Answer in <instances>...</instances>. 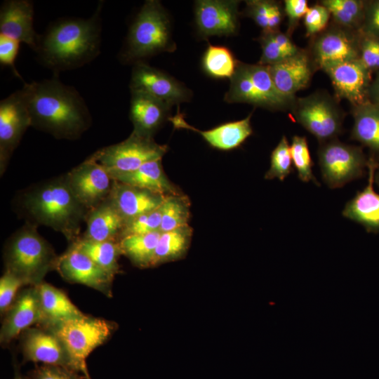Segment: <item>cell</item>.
Wrapping results in <instances>:
<instances>
[{
    "mask_svg": "<svg viewBox=\"0 0 379 379\" xmlns=\"http://www.w3.org/2000/svg\"><path fill=\"white\" fill-rule=\"evenodd\" d=\"M22 88L32 127L58 139L76 140L91 126L92 117L84 98L58 76L25 83Z\"/></svg>",
    "mask_w": 379,
    "mask_h": 379,
    "instance_id": "obj_1",
    "label": "cell"
},
{
    "mask_svg": "<svg viewBox=\"0 0 379 379\" xmlns=\"http://www.w3.org/2000/svg\"><path fill=\"white\" fill-rule=\"evenodd\" d=\"M102 7L100 3L88 18H65L50 25L36 51L42 65L57 76L93 60L100 52Z\"/></svg>",
    "mask_w": 379,
    "mask_h": 379,
    "instance_id": "obj_2",
    "label": "cell"
},
{
    "mask_svg": "<svg viewBox=\"0 0 379 379\" xmlns=\"http://www.w3.org/2000/svg\"><path fill=\"white\" fill-rule=\"evenodd\" d=\"M19 206L28 222L60 232L72 243L80 238L81 224L89 212L74 194L65 175L27 190L20 195Z\"/></svg>",
    "mask_w": 379,
    "mask_h": 379,
    "instance_id": "obj_3",
    "label": "cell"
},
{
    "mask_svg": "<svg viewBox=\"0 0 379 379\" xmlns=\"http://www.w3.org/2000/svg\"><path fill=\"white\" fill-rule=\"evenodd\" d=\"M58 256L51 244L27 222L8 240L4 252L6 270L20 278L25 285L36 286L46 274L55 270Z\"/></svg>",
    "mask_w": 379,
    "mask_h": 379,
    "instance_id": "obj_4",
    "label": "cell"
},
{
    "mask_svg": "<svg viewBox=\"0 0 379 379\" xmlns=\"http://www.w3.org/2000/svg\"><path fill=\"white\" fill-rule=\"evenodd\" d=\"M175 49L170 19L166 10L158 1H146L130 27L120 59L135 64L144 58Z\"/></svg>",
    "mask_w": 379,
    "mask_h": 379,
    "instance_id": "obj_5",
    "label": "cell"
},
{
    "mask_svg": "<svg viewBox=\"0 0 379 379\" xmlns=\"http://www.w3.org/2000/svg\"><path fill=\"white\" fill-rule=\"evenodd\" d=\"M115 327L116 324L112 321L84 314L45 328L52 331L60 339L74 371L81 372L86 378L90 377L86 359L95 348L110 338Z\"/></svg>",
    "mask_w": 379,
    "mask_h": 379,
    "instance_id": "obj_6",
    "label": "cell"
},
{
    "mask_svg": "<svg viewBox=\"0 0 379 379\" xmlns=\"http://www.w3.org/2000/svg\"><path fill=\"white\" fill-rule=\"evenodd\" d=\"M228 103H247L272 110H290L295 100L282 95L276 88L269 67L239 62L225 95Z\"/></svg>",
    "mask_w": 379,
    "mask_h": 379,
    "instance_id": "obj_7",
    "label": "cell"
},
{
    "mask_svg": "<svg viewBox=\"0 0 379 379\" xmlns=\"http://www.w3.org/2000/svg\"><path fill=\"white\" fill-rule=\"evenodd\" d=\"M290 112L295 121L321 144L336 139L342 132L344 113L336 98L327 92L317 91L296 97Z\"/></svg>",
    "mask_w": 379,
    "mask_h": 379,
    "instance_id": "obj_8",
    "label": "cell"
},
{
    "mask_svg": "<svg viewBox=\"0 0 379 379\" xmlns=\"http://www.w3.org/2000/svg\"><path fill=\"white\" fill-rule=\"evenodd\" d=\"M167 150V145L157 143L153 137L132 131L124 141L100 149L91 157L113 176L132 172L145 163L162 159Z\"/></svg>",
    "mask_w": 379,
    "mask_h": 379,
    "instance_id": "obj_9",
    "label": "cell"
},
{
    "mask_svg": "<svg viewBox=\"0 0 379 379\" xmlns=\"http://www.w3.org/2000/svg\"><path fill=\"white\" fill-rule=\"evenodd\" d=\"M318 159L322 178L332 189L360 178L368 164L361 148L337 139L321 144Z\"/></svg>",
    "mask_w": 379,
    "mask_h": 379,
    "instance_id": "obj_10",
    "label": "cell"
},
{
    "mask_svg": "<svg viewBox=\"0 0 379 379\" xmlns=\"http://www.w3.org/2000/svg\"><path fill=\"white\" fill-rule=\"evenodd\" d=\"M65 175L74 194L88 211L109 197L115 181L91 156Z\"/></svg>",
    "mask_w": 379,
    "mask_h": 379,
    "instance_id": "obj_11",
    "label": "cell"
},
{
    "mask_svg": "<svg viewBox=\"0 0 379 379\" xmlns=\"http://www.w3.org/2000/svg\"><path fill=\"white\" fill-rule=\"evenodd\" d=\"M361 33L334 22L312 37L310 55L317 69L328 64L359 58Z\"/></svg>",
    "mask_w": 379,
    "mask_h": 379,
    "instance_id": "obj_12",
    "label": "cell"
},
{
    "mask_svg": "<svg viewBox=\"0 0 379 379\" xmlns=\"http://www.w3.org/2000/svg\"><path fill=\"white\" fill-rule=\"evenodd\" d=\"M32 126L23 88L0 102V168L2 174L27 128Z\"/></svg>",
    "mask_w": 379,
    "mask_h": 379,
    "instance_id": "obj_13",
    "label": "cell"
},
{
    "mask_svg": "<svg viewBox=\"0 0 379 379\" xmlns=\"http://www.w3.org/2000/svg\"><path fill=\"white\" fill-rule=\"evenodd\" d=\"M329 77L335 98L357 106L369 101L371 72L359 58L326 65L321 69Z\"/></svg>",
    "mask_w": 379,
    "mask_h": 379,
    "instance_id": "obj_14",
    "label": "cell"
},
{
    "mask_svg": "<svg viewBox=\"0 0 379 379\" xmlns=\"http://www.w3.org/2000/svg\"><path fill=\"white\" fill-rule=\"evenodd\" d=\"M55 270L69 282L85 285L108 297L112 295L114 275L98 266L73 244L58 256Z\"/></svg>",
    "mask_w": 379,
    "mask_h": 379,
    "instance_id": "obj_15",
    "label": "cell"
},
{
    "mask_svg": "<svg viewBox=\"0 0 379 379\" xmlns=\"http://www.w3.org/2000/svg\"><path fill=\"white\" fill-rule=\"evenodd\" d=\"M130 88L145 92L170 107L190 98L189 90L181 83L143 61L133 65Z\"/></svg>",
    "mask_w": 379,
    "mask_h": 379,
    "instance_id": "obj_16",
    "label": "cell"
},
{
    "mask_svg": "<svg viewBox=\"0 0 379 379\" xmlns=\"http://www.w3.org/2000/svg\"><path fill=\"white\" fill-rule=\"evenodd\" d=\"M239 1L200 0L195 4V20L199 34L235 35L239 28Z\"/></svg>",
    "mask_w": 379,
    "mask_h": 379,
    "instance_id": "obj_17",
    "label": "cell"
},
{
    "mask_svg": "<svg viewBox=\"0 0 379 379\" xmlns=\"http://www.w3.org/2000/svg\"><path fill=\"white\" fill-rule=\"evenodd\" d=\"M268 67L277 91L291 100H295L296 93L308 87L317 69L309 51L302 48L295 55Z\"/></svg>",
    "mask_w": 379,
    "mask_h": 379,
    "instance_id": "obj_18",
    "label": "cell"
},
{
    "mask_svg": "<svg viewBox=\"0 0 379 379\" xmlns=\"http://www.w3.org/2000/svg\"><path fill=\"white\" fill-rule=\"evenodd\" d=\"M21 345L25 361L59 366L74 371L63 343L47 328H29L25 330L22 333Z\"/></svg>",
    "mask_w": 379,
    "mask_h": 379,
    "instance_id": "obj_19",
    "label": "cell"
},
{
    "mask_svg": "<svg viewBox=\"0 0 379 379\" xmlns=\"http://www.w3.org/2000/svg\"><path fill=\"white\" fill-rule=\"evenodd\" d=\"M34 15L32 1H5L0 8V34L26 44L36 52L40 35L34 28Z\"/></svg>",
    "mask_w": 379,
    "mask_h": 379,
    "instance_id": "obj_20",
    "label": "cell"
},
{
    "mask_svg": "<svg viewBox=\"0 0 379 379\" xmlns=\"http://www.w3.org/2000/svg\"><path fill=\"white\" fill-rule=\"evenodd\" d=\"M42 314L36 286L22 291L7 311L0 332V341L3 345L9 343L20 333L41 324Z\"/></svg>",
    "mask_w": 379,
    "mask_h": 379,
    "instance_id": "obj_21",
    "label": "cell"
},
{
    "mask_svg": "<svg viewBox=\"0 0 379 379\" xmlns=\"http://www.w3.org/2000/svg\"><path fill=\"white\" fill-rule=\"evenodd\" d=\"M252 113L246 118L225 123L212 129L201 131L188 124L179 108L173 117H168L175 128H184L198 133L211 147L220 150H231L239 147L252 133L251 119Z\"/></svg>",
    "mask_w": 379,
    "mask_h": 379,
    "instance_id": "obj_22",
    "label": "cell"
},
{
    "mask_svg": "<svg viewBox=\"0 0 379 379\" xmlns=\"http://www.w3.org/2000/svg\"><path fill=\"white\" fill-rule=\"evenodd\" d=\"M378 165L373 157L368 160L367 185L346 204L343 211V216L361 224L371 232H379V194L373 188Z\"/></svg>",
    "mask_w": 379,
    "mask_h": 379,
    "instance_id": "obj_23",
    "label": "cell"
},
{
    "mask_svg": "<svg viewBox=\"0 0 379 379\" xmlns=\"http://www.w3.org/2000/svg\"><path fill=\"white\" fill-rule=\"evenodd\" d=\"M166 197L115 180L109 199L126 224L131 220L159 208Z\"/></svg>",
    "mask_w": 379,
    "mask_h": 379,
    "instance_id": "obj_24",
    "label": "cell"
},
{
    "mask_svg": "<svg viewBox=\"0 0 379 379\" xmlns=\"http://www.w3.org/2000/svg\"><path fill=\"white\" fill-rule=\"evenodd\" d=\"M130 119L133 131L149 137L168 119L171 107L153 96L137 90H131Z\"/></svg>",
    "mask_w": 379,
    "mask_h": 379,
    "instance_id": "obj_25",
    "label": "cell"
},
{
    "mask_svg": "<svg viewBox=\"0 0 379 379\" xmlns=\"http://www.w3.org/2000/svg\"><path fill=\"white\" fill-rule=\"evenodd\" d=\"M86 222V231L80 237L97 241H119L126 226L109 198L88 212Z\"/></svg>",
    "mask_w": 379,
    "mask_h": 379,
    "instance_id": "obj_26",
    "label": "cell"
},
{
    "mask_svg": "<svg viewBox=\"0 0 379 379\" xmlns=\"http://www.w3.org/2000/svg\"><path fill=\"white\" fill-rule=\"evenodd\" d=\"M114 180L144 189L164 197L181 194L180 190L167 178L161 164V159L149 161L138 169L113 175Z\"/></svg>",
    "mask_w": 379,
    "mask_h": 379,
    "instance_id": "obj_27",
    "label": "cell"
},
{
    "mask_svg": "<svg viewBox=\"0 0 379 379\" xmlns=\"http://www.w3.org/2000/svg\"><path fill=\"white\" fill-rule=\"evenodd\" d=\"M35 286L42 314V326H49L84 314L61 290L44 281Z\"/></svg>",
    "mask_w": 379,
    "mask_h": 379,
    "instance_id": "obj_28",
    "label": "cell"
},
{
    "mask_svg": "<svg viewBox=\"0 0 379 379\" xmlns=\"http://www.w3.org/2000/svg\"><path fill=\"white\" fill-rule=\"evenodd\" d=\"M353 140L379 155V105L368 101L352 107Z\"/></svg>",
    "mask_w": 379,
    "mask_h": 379,
    "instance_id": "obj_29",
    "label": "cell"
},
{
    "mask_svg": "<svg viewBox=\"0 0 379 379\" xmlns=\"http://www.w3.org/2000/svg\"><path fill=\"white\" fill-rule=\"evenodd\" d=\"M72 244L113 275L119 272L118 259L122 254L119 241H97L80 237Z\"/></svg>",
    "mask_w": 379,
    "mask_h": 379,
    "instance_id": "obj_30",
    "label": "cell"
},
{
    "mask_svg": "<svg viewBox=\"0 0 379 379\" xmlns=\"http://www.w3.org/2000/svg\"><path fill=\"white\" fill-rule=\"evenodd\" d=\"M192 229L188 225L162 232L159 239L151 266L181 257L187 250Z\"/></svg>",
    "mask_w": 379,
    "mask_h": 379,
    "instance_id": "obj_31",
    "label": "cell"
},
{
    "mask_svg": "<svg viewBox=\"0 0 379 379\" xmlns=\"http://www.w3.org/2000/svg\"><path fill=\"white\" fill-rule=\"evenodd\" d=\"M161 234L160 231H155L122 237L119 241L122 254L139 267L151 266Z\"/></svg>",
    "mask_w": 379,
    "mask_h": 379,
    "instance_id": "obj_32",
    "label": "cell"
},
{
    "mask_svg": "<svg viewBox=\"0 0 379 379\" xmlns=\"http://www.w3.org/2000/svg\"><path fill=\"white\" fill-rule=\"evenodd\" d=\"M245 15L251 18L262 29V33L279 31L283 21L284 10L279 2L269 0H251L246 1Z\"/></svg>",
    "mask_w": 379,
    "mask_h": 379,
    "instance_id": "obj_33",
    "label": "cell"
},
{
    "mask_svg": "<svg viewBox=\"0 0 379 379\" xmlns=\"http://www.w3.org/2000/svg\"><path fill=\"white\" fill-rule=\"evenodd\" d=\"M330 12L335 24L359 32L366 3L360 0H323L320 1Z\"/></svg>",
    "mask_w": 379,
    "mask_h": 379,
    "instance_id": "obj_34",
    "label": "cell"
},
{
    "mask_svg": "<svg viewBox=\"0 0 379 379\" xmlns=\"http://www.w3.org/2000/svg\"><path fill=\"white\" fill-rule=\"evenodd\" d=\"M239 62L227 47L218 45L209 44L202 58L204 71L215 79H231Z\"/></svg>",
    "mask_w": 379,
    "mask_h": 379,
    "instance_id": "obj_35",
    "label": "cell"
},
{
    "mask_svg": "<svg viewBox=\"0 0 379 379\" xmlns=\"http://www.w3.org/2000/svg\"><path fill=\"white\" fill-rule=\"evenodd\" d=\"M190 207L189 199L182 194L167 197L161 205L159 231L162 233L188 225Z\"/></svg>",
    "mask_w": 379,
    "mask_h": 379,
    "instance_id": "obj_36",
    "label": "cell"
},
{
    "mask_svg": "<svg viewBox=\"0 0 379 379\" xmlns=\"http://www.w3.org/2000/svg\"><path fill=\"white\" fill-rule=\"evenodd\" d=\"M290 146L292 161L298 171L299 179L305 182L312 181L314 184L319 185L312 173L313 162L306 137L293 136Z\"/></svg>",
    "mask_w": 379,
    "mask_h": 379,
    "instance_id": "obj_37",
    "label": "cell"
},
{
    "mask_svg": "<svg viewBox=\"0 0 379 379\" xmlns=\"http://www.w3.org/2000/svg\"><path fill=\"white\" fill-rule=\"evenodd\" d=\"M292 172L291 146L286 137L283 136L272 152L270 168L265 173V178L267 180L278 178L283 181Z\"/></svg>",
    "mask_w": 379,
    "mask_h": 379,
    "instance_id": "obj_38",
    "label": "cell"
},
{
    "mask_svg": "<svg viewBox=\"0 0 379 379\" xmlns=\"http://www.w3.org/2000/svg\"><path fill=\"white\" fill-rule=\"evenodd\" d=\"M161 223V206L126 222L122 237L159 231Z\"/></svg>",
    "mask_w": 379,
    "mask_h": 379,
    "instance_id": "obj_39",
    "label": "cell"
},
{
    "mask_svg": "<svg viewBox=\"0 0 379 379\" xmlns=\"http://www.w3.org/2000/svg\"><path fill=\"white\" fill-rule=\"evenodd\" d=\"M330 18V12L321 4L310 6L303 18L306 36L313 37L325 30Z\"/></svg>",
    "mask_w": 379,
    "mask_h": 379,
    "instance_id": "obj_40",
    "label": "cell"
},
{
    "mask_svg": "<svg viewBox=\"0 0 379 379\" xmlns=\"http://www.w3.org/2000/svg\"><path fill=\"white\" fill-rule=\"evenodd\" d=\"M25 283L12 273L5 271L0 279V310L7 312L15 301L19 289Z\"/></svg>",
    "mask_w": 379,
    "mask_h": 379,
    "instance_id": "obj_41",
    "label": "cell"
},
{
    "mask_svg": "<svg viewBox=\"0 0 379 379\" xmlns=\"http://www.w3.org/2000/svg\"><path fill=\"white\" fill-rule=\"evenodd\" d=\"M257 40L262 49L258 64L270 66L289 58L281 50L272 33H262Z\"/></svg>",
    "mask_w": 379,
    "mask_h": 379,
    "instance_id": "obj_42",
    "label": "cell"
},
{
    "mask_svg": "<svg viewBox=\"0 0 379 379\" xmlns=\"http://www.w3.org/2000/svg\"><path fill=\"white\" fill-rule=\"evenodd\" d=\"M359 59L371 71L379 70V39L361 34Z\"/></svg>",
    "mask_w": 379,
    "mask_h": 379,
    "instance_id": "obj_43",
    "label": "cell"
},
{
    "mask_svg": "<svg viewBox=\"0 0 379 379\" xmlns=\"http://www.w3.org/2000/svg\"><path fill=\"white\" fill-rule=\"evenodd\" d=\"M20 43L12 38L0 34V63L9 67L15 77L22 79L15 67Z\"/></svg>",
    "mask_w": 379,
    "mask_h": 379,
    "instance_id": "obj_44",
    "label": "cell"
},
{
    "mask_svg": "<svg viewBox=\"0 0 379 379\" xmlns=\"http://www.w3.org/2000/svg\"><path fill=\"white\" fill-rule=\"evenodd\" d=\"M359 32L364 35L379 39V0L366 3Z\"/></svg>",
    "mask_w": 379,
    "mask_h": 379,
    "instance_id": "obj_45",
    "label": "cell"
},
{
    "mask_svg": "<svg viewBox=\"0 0 379 379\" xmlns=\"http://www.w3.org/2000/svg\"><path fill=\"white\" fill-rule=\"evenodd\" d=\"M78 372L59 366L44 365L36 367L32 379H81Z\"/></svg>",
    "mask_w": 379,
    "mask_h": 379,
    "instance_id": "obj_46",
    "label": "cell"
},
{
    "mask_svg": "<svg viewBox=\"0 0 379 379\" xmlns=\"http://www.w3.org/2000/svg\"><path fill=\"white\" fill-rule=\"evenodd\" d=\"M284 2V13L288 22V34L290 36L310 7L307 0H286Z\"/></svg>",
    "mask_w": 379,
    "mask_h": 379,
    "instance_id": "obj_47",
    "label": "cell"
},
{
    "mask_svg": "<svg viewBox=\"0 0 379 379\" xmlns=\"http://www.w3.org/2000/svg\"><path fill=\"white\" fill-rule=\"evenodd\" d=\"M369 101L379 105V70L377 72L375 79L371 81L368 90Z\"/></svg>",
    "mask_w": 379,
    "mask_h": 379,
    "instance_id": "obj_48",
    "label": "cell"
},
{
    "mask_svg": "<svg viewBox=\"0 0 379 379\" xmlns=\"http://www.w3.org/2000/svg\"><path fill=\"white\" fill-rule=\"evenodd\" d=\"M374 181L376 182V184L379 187V165L375 172Z\"/></svg>",
    "mask_w": 379,
    "mask_h": 379,
    "instance_id": "obj_49",
    "label": "cell"
},
{
    "mask_svg": "<svg viewBox=\"0 0 379 379\" xmlns=\"http://www.w3.org/2000/svg\"><path fill=\"white\" fill-rule=\"evenodd\" d=\"M14 379H26L25 377H23L22 375H21L20 373H18V372L15 373V378Z\"/></svg>",
    "mask_w": 379,
    "mask_h": 379,
    "instance_id": "obj_50",
    "label": "cell"
},
{
    "mask_svg": "<svg viewBox=\"0 0 379 379\" xmlns=\"http://www.w3.org/2000/svg\"><path fill=\"white\" fill-rule=\"evenodd\" d=\"M86 379H91V378H90V377H88V378H87Z\"/></svg>",
    "mask_w": 379,
    "mask_h": 379,
    "instance_id": "obj_51",
    "label": "cell"
}]
</instances>
